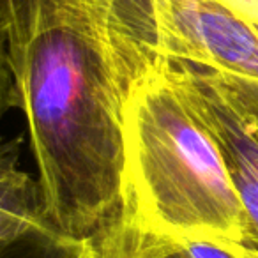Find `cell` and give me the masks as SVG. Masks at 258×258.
<instances>
[{
  "mask_svg": "<svg viewBox=\"0 0 258 258\" xmlns=\"http://www.w3.org/2000/svg\"><path fill=\"white\" fill-rule=\"evenodd\" d=\"M246 240V218L191 71L151 46L122 111L118 242L182 246Z\"/></svg>",
  "mask_w": 258,
  "mask_h": 258,
  "instance_id": "obj_2",
  "label": "cell"
},
{
  "mask_svg": "<svg viewBox=\"0 0 258 258\" xmlns=\"http://www.w3.org/2000/svg\"><path fill=\"white\" fill-rule=\"evenodd\" d=\"M110 258H187L180 247L149 242H127L117 247Z\"/></svg>",
  "mask_w": 258,
  "mask_h": 258,
  "instance_id": "obj_6",
  "label": "cell"
},
{
  "mask_svg": "<svg viewBox=\"0 0 258 258\" xmlns=\"http://www.w3.org/2000/svg\"><path fill=\"white\" fill-rule=\"evenodd\" d=\"M0 29L46 218L101 244L122 211V111L149 44L122 0H2Z\"/></svg>",
  "mask_w": 258,
  "mask_h": 258,
  "instance_id": "obj_1",
  "label": "cell"
},
{
  "mask_svg": "<svg viewBox=\"0 0 258 258\" xmlns=\"http://www.w3.org/2000/svg\"><path fill=\"white\" fill-rule=\"evenodd\" d=\"M0 6H2V0H0Z\"/></svg>",
  "mask_w": 258,
  "mask_h": 258,
  "instance_id": "obj_11",
  "label": "cell"
},
{
  "mask_svg": "<svg viewBox=\"0 0 258 258\" xmlns=\"http://www.w3.org/2000/svg\"><path fill=\"white\" fill-rule=\"evenodd\" d=\"M211 76L218 80L242 106H246L249 111L258 115V83L256 82H247V80H239V78H221V76H214V75H211Z\"/></svg>",
  "mask_w": 258,
  "mask_h": 258,
  "instance_id": "obj_8",
  "label": "cell"
},
{
  "mask_svg": "<svg viewBox=\"0 0 258 258\" xmlns=\"http://www.w3.org/2000/svg\"><path fill=\"white\" fill-rule=\"evenodd\" d=\"M189 71L242 205L246 218L244 246L258 253V115L242 106L211 75Z\"/></svg>",
  "mask_w": 258,
  "mask_h": 258,
  "instance_id": "obj_3",
  "label": "cell"
},
{
  "mask_svg": "<svg viewBox=\"0 0 258 258\" xmlns=\"http://www.w3.org/2000/svg\"><path fill=\"white\" fill-rule=\"evenodd\" d=\"M71 258H99L97 256L96 244H94L92 240H78V242L75 244Z\"/></svg>",
  "mask_w": 258,
  "mask_h": 258,
  "instance_id": "obj_9",
  "label": "cell"
},
{
  "mask_svg": "<svg viewBox=\"0 0 258 258\" xmlns=\"http://www.w3.org/2000/svg\"><path fill=\"white\" fill-rule=\"evenodd\" d=\"M242 254H244V258H258L256 251L249 249V247H246V246H244V249H242Z\"/></svg>",
  "mask_w": 258,
  "mask_h": 258,
  "instance_id": "obj_10",
  "label": "cell"
},
{
  "mask_svg": "<svg viewBox=\"0 0 258 258\" xmlns=\"http://www.w3.org/2000/svg\"><path fill=\"white\" fill-rule=\"evenodd\" d=\"M66 239L46 218L39 184L20 165L18 142L0 138V258H20Z\"/></svg>",
  "mask_w": 258,
  "mask_h": 258,
  "instance_id": "obj_5",
  "label": "cell"
},
{
  "mask_svg": "<svg viewBox=\"0 0 258 258\" xmlns=\"http://www.w3.org/2000/svg\"><path fill=\"white\" fill-rule=\"evenodd\" d=\"M179 48L195 71L258 83V23L216 0H198L184 13Z\"/></svg>",
  "mask_w": 258,
  "mask_h": 258,
  "instance_id": "obj_4",
  "label": "cell"
},
{
  "mask_svg": "<svg viewBox=\"0 0 258 258\" xmlns=\"http://www.w3.org/2000/svg\"><path fill=\"white\" fill-rule=\"evenodd\" d=\"M11 108H16L15 80H13V73L9 68L4 34L0 29V120Z\"/></svg>",
  "mask_w": 258,
  "mask_h": 258,
  "instance_id": "obj_7",
  "label": "cell"
}]
</instances>
